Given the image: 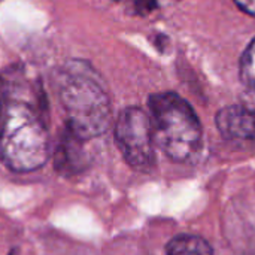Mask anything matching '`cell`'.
<instances>
[{
	"label": "cell",
	"mask_w": 255,
	"mask_h": 255,
	"mask_svg": "<svg viewBox=\"0 0 255 255\" xmlns=\"http://www.w3.org/2000/svg\"><path fill=\"white\" fill-rule=\"evenodd\" d=\"M241 79L242 82L255 90V39L245 49L241 60Z\"/></svg>",
	"instance_id": "cell-8"
},
{
	"label": "cell",
	"mask_w": 255,
	"mask_h": 255,
	"mask_svg": "<svg viewBox=\"0 0 255 255\" xmlns=\"http://www.w3.org/2000/svg\"><path fill=\"white\" fill-rule=\"evenodd\" d=\"M148 105L160 149L176 163L191 160L202 146V124L190 103L169 91L152 94Z\"/></svg>",
	"instance_id": "cell-2"
},
{
	"label": "cell",
	"mask_w": 255,
	"mask_h": 255,
	"mask_svg": "<svg viewBox=\"0 0 255 255\" xmlns=\"http://www.w3.org/2000/svg\"><path fill=\"white\" fill-rule=\"evenodd\" d=\"M49 155L48 133L36 112L24 103L7 108L0 128V160L13 172H33Z\"/></svg>",
	"instance_id": "cell-3"
},
{
	"label": "cell",
	"mask_w": 255,
	"mask_h": 255,
	"mask_svg": "<svg viewBox=\"0 0 255 255\" xmlns=\"http://www.w3.org/2000/svg\"><path fill=\"white\" fill-rule=\"evenodd\" d=\"M60 100L67 114V127L81 139L103 134L111 124V100L96 70L85 61L66 66L60 85Z\"/></svg>",
	"instance_id": "cell-1"
},
{
	"label": "cell",
	"mask_w": 255,
	"mask_h": 255,
	"mask_svg": "<svg viewBox=\"0 0 255 255\" xmlns=\"http://www.w3.org/2000/svg\"><path fill=\"white\" fill-rule=\"evenodd\" d=\"M84 142L85 140L76 136L67 126L64 127L54 152V167L60 175L73 176L87 167L88 158L84 149Z\"/></svg>",
	"instance_id": "cell-5"
},
{
	"label": "cell",
	"mask_w": 255,
	"mask_h": 255,
	"mask_svg": "<svg viewBox=\"0 0 255 255\" xmlns=\"http://www.w3.org/2000/svg\"><path fill=\"white\" fill-rule=\"evenodd\" d=\"M167 255H214L211 245L200 236L181 235L173 238L167 248Z\"/></svg>",
	"instance_id": "cell-7"
},
{
	"label": "cell",
	"mask_w": 255,
	"mask_h": 255,
	"mask_svg": "<svg viewBox=\"0 0 255 255\" xmlns=\"http://www.w3.org/2000/svg\"><path fill=\"white\" fill-rule=\"evenodd\" d=\"M157 7V0H134V9L140 15L151 13Z\"/></svg>",
	"instance_id": "cell-9"
},
{
	"label": "cell",
	"mask_w": 255,
	"mask_h": 255,
	"mask_svg": "<svg viewBox=\"0 0 255 255\" xmlns=\"http://www.w3.org/2000/svg\"><path fill=\"white\" fill-rule=\"evenodd\" d=\"M218 131L227 140H251L255 137V111L242 105H233L217 114Z\"/></svg>",
	"instance_id": "cell-6"
},
{
	"label": "cell",
	"mask_w": 255,
	"mask_h": 255,
	"mask_svg": "<svg viewBox=\"0 0 255 255\" xmlns=\"http://www.w3.org/2000/svg\"><path fill=\"white\" fill-rule=\"evenodd\" d=\"M0 109H1V93H0Z\"/></svg>",
	"instance_id": "cell-11"
},
{
	"label": "cell",
	"mask_w": 255,
	"mask_h": 255,
	"mask_svg": "<svg viewBox=\"0 0 255 255\" xmlns=\"http://www.w3.org/2000/svg\"><path fill=\"white\" fill-rule=\"evenodd\" d=\"M235 3L248 15L255 16V0H235Z\"/></svg>",
	"instance_id": "cell-10"
},
{
	"label": "cell",
	"mask_w": 255,
	"mask_h": 255,
	"mask_svg": "<svg viewBox=\"0 0 255 255\" xmlns=\"http://www.w3.org/2000/svg\"><path fill=\"white\" fill-rule=\"evenodd\" d=\"M115 140L124 160L136 170L148 172L155 163L151 118L140 108L124 109L115 124Z\"/></svg>",
	"instance_id": "cell-4"
}]
</instances>
